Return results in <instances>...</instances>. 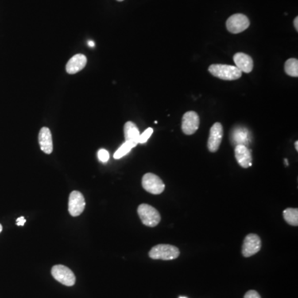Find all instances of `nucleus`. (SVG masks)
<instances>
[{
	"mask_svg": "<svg viewBox=\"0 0 298 298\" xmlns=\"http://www.w3.org/2000/svg\"><path fill=\"white\" fill-rule=\"evenodd\" d=\"M244 298H261V296L254 290H250V291L245 293V297Z\"/></svg>",
	"mask_w": 298,
	"mask_h": 298,
	"instance_id": "obj_22",
	"label": "nucleus"
},
{
	"mask_svg": "<svg viewBox=\"0 0 298 298\" xmlns=\"http://www.w3.org/2000/svg\"><path fill=\"white\" fill-rule=\"evenodd\" d=\"M223 138V126L221 123H215L211 127L210 131L207 148L211 152H215L221 146V142Z\"/></svg>",
	"mask_w": 298,
	"mask_h": 298,
	"instance_id": "obj_10",
	"label": "nucleus"
},
{
	"mask_svg": "<svg viewBox=\"0 0 298 298\" xmlns=\"http://www.w3.org/2000/svg\"><path fill=\"white\" fill-rule=\"evenodd\" d=\"M148 255L152 260H172L180 255V250L171 245H157L151 249Z\"/></svg>",
	"mask_w": 298,
	"mask_h": 298,
	"instance_id": "obj_2",
	"label": "nucleus"
},
{
	"mask_svg": "<svg viewBox=\"0 0 298 298\" xmlns=\"http://www.w3.org/2000/svg\"><path fill=\"white\" fill-rule=\"evenodd\" d=\"M38 142L40 148L46 154H51L53 151V141L52 133L47 127H43L38 134Z\"/></svg>",
	"mask_w": 298,
	"mask_h": 298,
	"instance_id": "obj_12",
	"label": "nucleus"
},
{
	"mask_svg": "<svg viewBox=\"0 0 298 298\" xmlns=\"http://www.w3.org/2000/svg\"><path fill=\"white\" fill-rule=\"evenodd\" d=\"M286 166H288V162L287 159H285Z\"/></svg>",
	"mask_w": 298,
	"mask_h": 298,
	"instance_id": "obj_28",
	"label": "nucleus"
},
{
	"mask_svg": "<svg viewBox=\"0 0 298 298\" xmlns=\"http://www.w3.org/2000/svg\"><path fill=\"white\" fill-rule=\"evenodd\" d=\"M124 132H125V142H128L135 148L138 144L140 136V130L135 124L131 121L127 122L124 128Z\"/></svg>",
	"mask_w": 298,
	"mask_h": 298,
	"instance_id": "obj_15",
	"label": "nucleus"
},
{
	"mask_svg": "<svg viewBox=\"0 0 298 298\" xmlns=\"http://www.w3.org/2000/svg\"><path fill=\"white\" fill-rule=\"evenodd\" d=\"M284 70L287 75L297 77L298 76V60L296 58H290L285 63Z\"/></svg>",
	"mask_w": 298,
	"mask_h": 298,
	"instance_id": "obj_17",
	"label": "nucleus"
},
{
	"mask_svg": "<svg viewBox=\"0 0 298 298\" xmlns=\"http://www.w3.org/2000/svg\"><path fill=\"white\" fill-rule=\"evenodd\" d=\"M211 75L224 81H235L242 76V72L235 66L213 64L209 67Z\"/></svg>",
	"mask_w": 298,
	"mask_h": 298,
	"instance_id": "obj_1",
	"label": "nucleus"
},
{
	"mask_svg": "<svg viewBox=\"0 0 298 298\" xmlns=\"http://www.w3.org/2000/svg\"><path fill=\"white\" fill-rule=\"evenodd\" d=\"M134 147L132 144H129L128 142H125V144H123L118 150L114 152V157L115 159H121L123 157L126 156L129 152H130Z\"/></svg>",
	"mask_w": 298,
	"mask_h": 298,
	"instance_id": "obj_19",
	"label": "nucleus"
},
{
	"mask_svg": "<svg viewBox=\"0 0 298 298\" xmlns=\"http://www.w3.org/2000/svg\"><path fill=\"white\" fill-rule=\"evenodd\" d=\"M17 226H24V224L26 223V219H24V217H19L17 218Z\"/></svg>",
	"mask_w": 298,
	"mask_h": 298,
	"instance_id": "obj_23",
	"label": "nucleus"
},
{
	"mask_svg": "<svg viewBox=\"0 0 298 298\" xmlns=\"http://www.w3.org/2000/svg\"><path fill=\"white\" fill-rule=\"evenodd\" d=\"M153 133V129L152 128H148L146 130L144 131V133L140 134V140H138V144H145L149 140V137Z\"/></svg>",
	"mask_w": 298,
	"mask_h": 298,
	"instance_id": "obj_20",
	"label": "nucleus"
},
{
	"mask_svg": "<svg viewBox=\"0 0 298 298\" xmlns=\"http://www.w3.org/2000/svg\"><path fill=\"white\" fill-rule=\"evenodd\" d=\"M87 58L83 54H76L69 60L66 70L68 74L73 75L82 71L86 67Z\"/></svg>",
	"mask_w": 298,
	"mask_h": 298,
	"instance_id": "obj_14",
	"label": "nucleus"
},
{
	"mask_svg": "<svg viewBox=\"0 0 298 298\" xmlns=\"http://www.w3.org/2000/svg\"><path fill=\"white\" fill-rule=\"evenodd\" d=\"M295 148L296 151H298V141L295 142Z\"/></svg>",
	"mask_w": 298,
	"mask_h": 298,
	"instance_id": "obj_26",
	"label": "nucleus"
},
{
	"mask_svg": "<svg viewBox=\"0 0 298 298\" xmlns=\"http://www.w3.org/2000/svg\"><path fill=\"white\" fill-rule=\"evenodd\" d=\"M52 275L56 281L67 287L75 285V276L73 272L64 265H55L52 268Z\"/></svg>",
	"mask_w": 298,
	"mask_h": 298,
	"instance_id": "obj_6",
	"label": "nucleus"
},
{
	"mask_svg": "<svg viewBox=\"0 0 298 298\" xmlns=\"http://www.w3.org/2000/svg\"><path fill=\"white\" fill-rule=\"evenodd\" d=\"M142 186L145 191L153 195L163 193L165 190V185L163 180L153 173H146L143 176Z\"/></svg>",
	"mask_w": 298,
	"mask_h": 298,
	"instance_id": "obj_4",
	"label": "nucleus"
},
{
	"mask_svg": "<svg viewBox=\"0 0 298 298\" xmlns=\"http://www.w3.org/2000/svg\"><path fill=\"white\" fill-rule=\"evenodd\" d=\"M98 158L102 163H107L109 161V159H110V153L105 149H101L98 152Z\"/></svg>",
	"mask_w": 298,
	"mask_h": 298,
	"instance_id": "obj_21",
	"label": "nucleus"
},
{
	"mask_svg": "<svg viewBox=\"0 0 298 298\" xmlns=\"http://www.w3.org/2000/svg\"><path fill=\"white\" fill-rule=\"evenodd\" d=\"M235 67L245 73H250L253 69V61L248 54L238 52L234 56Z\"/></svg>",
	"mask_w": 298,
	"mask_h": 298,
	"instance_id": "obj_13",
	"label": "nucleus"
},
{
	"mask_svg": "<svg viewBox=\"0 0 298 298\" xmlns=\"http://www.w3.org/2000/svg\"><path fill=\"white\" fill-rule=\"evenodd\" d=\"M250 25L249 17L242 13H236L230 16L226 21V28L229 32L238 34L246 30Z\"/></svg>",
	"mask_w": 298,
	"mask_h": 298,
	"instance_id": "obj_5",
	"label": "nucleus"
},
{
	"mask_svg": "<svg viewBox=\"0 0 298 298\" xmlns=\"http://www.w3.org/2000/svg\"><path fill=\"white\" fill-rule=\"evenodd\" d=\"M117 1H120V2H122V1H124V0H117Z\"/></svg>",
	"mask_w": 298,
	"mask_h": 298,
	"instance_id": "obj_29",
	"label": "nucleus"
},
{
	"mask_svg": "<svg viewBox=\"0 0 298 298\" xmlns=\"http://www.w3.org/2000/svg\"><path fill=\"white\" fill-rule=\"evenodd\" d=\"M232 138L236 142V145H245L248 143V132L243 129L234 131Z\"/></svg>",
	"mask_w": 298,
	"mask_h": 298,
	"instance_id": "obj_18",
	"label": "nucleus"
},
{
	"mask_svg": "<svg viewBox=\"0 0 298 298\" xmlns=\"http://www.w3.org/2000/svg\"><path fill=\"white\" fill-rule=\"evenodd\" d=\"M200 118L195 112L188 111L183 115L182 121V130L187 135H191L198 130Z\"/></svg>",
	"mask_w": 298,
	"mask_h": 298,
	"instance_id": "obj_9",
	"label": "nucleus"
},
{
	"mask_svg": "<svg viewBox=\"0 0 298 298\" xmlns=\"http://www.w3.org/2000/svg\"><path fill=\"white\" fill-rule=\"evenodd\" d=\"M234 156L239 164L243 168H248L252 166L251 150L245 145H236Z\"/></svg>",
	"mask_w": 298,
	"mask_h": 298,
	"instance_id": "obj_11",
	"label": "nucleus"
},
{
	"mask_svg": "<svg viewBox=\"0 0 298 298\" xmlns=\"http://www.w3.org/2000/svg\"><path fill=\"white\" fill-rule=\"evenodd\" d=\"M137 214L142 223L148 227H155L161 221V215L154 207L148 204H141L137 208Z\"/></svg>",
	"mask_w": 298,
	"mask_h": 298,
	"instance_id": "obj_3",
	"label": "nucleus"
},
{
	"mask_svg": "<svg viewBox=\"0 0 298 298\" xmlns=\"http://www.w3.org/2000/svg\"><path fill=\"white\" fill-rule=\"evenodd\" d=\"M88 45L90 46V47H94V43L93 41H89L88 42Z\"/></svg>",
	"mask_w": 298,
	"mask_h": 298,
	"instance_id": "obj_25",
	"label": "nucleus"
},
{
	"mask_svg": "<svg viewBox=\"0 0 298 298\" xmlns=\"http://www.w3.org/2000/svg\"><path fill=\"white\" fill-rule=\"evenodd\" d=\"M294 27L296 28V30L298 31V17H295V19H294Z\"/></svg>",
	"mask_w": 298,
	"mask_h": 298,
	"instance_id": "obj_24",
	"label": "nucleus"
},
{
	"mask_svg": "<svg viewBox=\"0 0 298 298\" xmlns=\"http://www.w3.org/2000/svg\"><path fill=\"white\" fill-rule=\"evenodd\" d=\"M179 298H187V297H185V296H180V297Z\"/></svg>",
	"mask_w": 298,
	"mask_h": 298,
	"instance_id": "obj_30",
	"label": "nucleus"
},
{
	"mask_svg": "<svg viewBox=\"0 0 298 298\" xmlns=\"http://www.w3.org/2000/svg\"><path fill=\"white\" fill-rule=\"evenodd\" d=\"M283 218L287 223L292 226L298 225V210L296 208H288L283 211Z\"/></svg>",
	"mask_w": 298,
	"mask_h": 298,
	"instance_id": "obj_16",
	"label": "nucleus"
},
{
	"mask_svg": "<svg viewBox=\"0 0 298 298\" xmlns=\"http://www.w3.org/2000/svg\"><path fill=\"white\" fill-rule=\"evenodd\" d=\"M3 230V226L2 225H1V224H0V233H1V232H2Z\"/></svg>",
	"mask_w": 298,
	"mask_h": 298,
	"instance_id": "obj_27",
	"label": "nucleus"
},
{
	"mask_svg": "<svg viewBox=\"0 0 298 298\" xmlns=\"http://www.w3.org/2000/svg\"><path fill=\"white\" fill-rule=\"evenodd\" d=\"M86 207V201L82 192L74 191L69 197L68 210L71 216H79L84 211Z\"/></svg>",
	"mask_w": 298,
	"mask_h": 298,
	"instance_id": "obj_8",
	"label": "nucleus"
},
{
	"mask_svg": "<svg viewBox=\"0 0 298 298\" xmlns=\"http://www.w3.org/2000/svg\"><path fill=\"white\" fill-rule=\"evenodd\" d=\"M262 241L260 236L255 234H249L245 237L242 246V254L245 257H251L260 251Z\"/></svg>",
	"mask_w": 298,
	"mask_h": 298,
	"instance_id": "obj_7",
	"label": "nucleus"
}]
</instances>
